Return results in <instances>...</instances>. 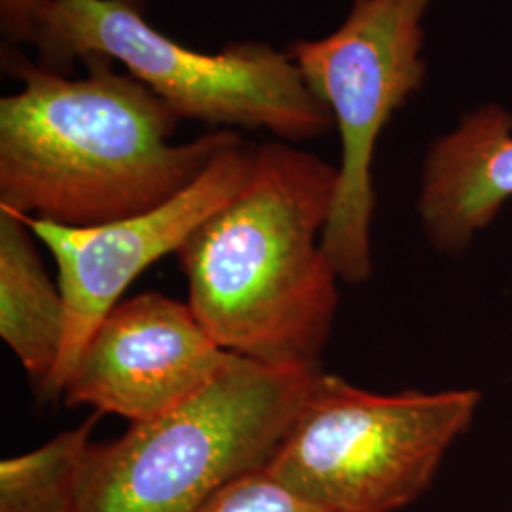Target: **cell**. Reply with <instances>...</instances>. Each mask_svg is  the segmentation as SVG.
I'll use <instances>...</instances> for the list:
<instances>
[{
  "label": "cell",
  "mask_w": 512,
  "mask_h": 512,
  "mask_svg": "<svg viewBox=\"0 0 512 512\" xmlns=\"http://www.w3.org/2000/svg\"><path fill=\"white\" fill-rule=\"evenodd\" d=\"M6 63L21 86L0 99V207L21 217L88 228L139 215L241 139L217 129L173 145L177 112L105 57L84 61V78Z\"/></svg>",
  "instance_id": "cell-1"
},
{
  "label": "cell",
  "mask_w": 512,
  "mask_h": 512,
  "mask_svg": "<svg viewBox=\"0 0 512 512\" xmlns=\"http://www.w3.org/2000/svg\"><path fill=\"white\" fill-rule=\"evenodd\" d=\"M338 167L272 141L238 194L177 258L188 306L220 348L264 365L321 370L338 275L321 249Z\"/></svg>",
  "instance_id": "cell-2"
},
{
  "label": "cell",
  "mask_w": 512,
  "mask_h": 512,
  "mask_svg": "<svg viewBox=\"0 0 512 512\" xmlns=\"http://www.w3.org/2000/svg\"><path fill=\"white\" fill-rule=\"evenodd\" d=\"M0 25L12 44L35 46L38 65L57 73L92 57L122 63L181 120L264 129L285 143L336 128L289 52L266 42L203 54L165 37L120 0H0Z\"/></svg>",
  "instance_id": "cell-3"
},
{
  "label": "cell",
  "mask_w": 512,
  "mask_h": 512,
  "mask_svg": "<svg viewBox=\"0 0 512 512\" xmlns=\"http://www.w3.org/2000/svg\"><path fill=\"white\" fill-rule=\"evenodd\" d=\"M321 370L236 355L173 412L92 442L71 512H198L232 478L266 467Z\"/></svg>",
  "instance_id": "cell-4"
},
{
  "label": "cell",
  "mask_w": 512,
  "mask_h": 512,
  "mask_svg": "<svg viewBox=\"0 0 512 512\" xmlns=\"http://www.w3.org/2000/svg\"><path fill=\"white\" fill-rule=\"evenodd\" d=\"M480 393H370L315 376L266 469L321 512H397L433 482Z\"/></svg>",
  "instance_id": "cell-5"
},
{
  "label": "cell",
  "mask_w": 512,
  "mask_h": 512,
  "mask_svg": "<svg viewBox=\"0 0 512 512\" xmlns=\"http://www.w3.org/2000/svg\"><path fill=\"white\" fill-rule=\"evenodd\" d=\"M435 0H353L348 18L323 38H298L289 55L340 133L338 186L321 249L338 279L372 275V164L378 139L427 76L423 19Z\"/></svg>",
  "instance_id": "cell-6"
},
{
  "label": "cell",
  "mask_w": 512,
  "mask_h": 512,
  "mask_svg": "<svg viewBox=\"0 0 512 512\" xmlns=\"http://www.w3.org/2000/svg\"><path fill=\"white\" fill-rule=\"evenodd\" d=\"M256 148L239 139L194 183L133 217L88 228L23 217L54 256L57 285L67 306L65 346L44 397L61 395L93 330L120 304L129 285L160 258L177 255L198 226L238 194L253 171Z\"/></svg>",
  "instance_id": "cell-7"
},
{
  "label": "cell",
  "mask_w": 512,
  "mask_h": 512,
  "mask_svg": "<svg viewBox=\"0 0 512 512\" xmlns=\"http://www.w3.org/2000/svg\"><path fill=\"white\" fill-rule=\"evenodd\" d=\"M234 359L188 304L150 291L105 315L61 395L67 406H90L131 423L156 420L202 393Z\"/></svg>",
  "instance_id": "cell-8"
},
{
  "label": "cell",
  "mask_w": 512,
  "mask_h": 512,
  "mask_svg": "<svg viewBox=\"0 0 512 512\" xmlns=\"http://www.w3.org/2000/svg\"><path fill=\"white\" fill-rule=\"evenodd\" d=\"M512 200V114L484 105L439 137L421 169L418 215L435 249L461 253Z\"/></svg>",
  "instance_id": "cell-9"
},
{
  "label": "cell",
  "mask_w": 512,
  "mask_h": 512,
  "mask_svg": "<svg viewBox=\"0 0 512 512\" xmlns=\"http://www.w3.org/2000/svg\"><path fill=\"white\" fill-rule=\"evenodd\" d=\"M25 219L0 207V336L44 397L67 336V306Z\"/></svg>",
  "instance_id": "cell-10"
},
{
  "label": "cell",
  "mask_w": 512,
  "mask_h": 512,
  "mask_svg": "<svg viewBox=\"0 0 512 512\" xmlns=\"http://www.w3.org/2000/svg\"><path fill=\"white\" fill-rule=\"evenodd\" d=\"M95 412L71 431H63L37 450L2 459L0 512H71L74 492L92 433Z\"/></svg>",
  "instance_id": "cell-11"
},
{
  "label": "cell",
  "mask_w": 512,
  "mask_h": 512,
  "mask_svg": "<svg viewBox=\"0 0 512 512\" xmlns=\"http://www.w3.org/2000/svg\"><path fill=\"white\" fill-rule=\"evenodd\" d=\"M198 512H321L266 467L243 473L211 495Z\"/></svg>",
  "instance_id": "cell-12"
},
{
  "label": "cell",
  "mask_w": 512,
  "mask_h": 512,
  "mask_svg": "<svg viewBox=\"0 0 512 512\" xmlns=\"http://www.w3.org/2000/svg\"><path fill=\"white\" fill-rule=\"evenodd\" d=\"M120 2H126L131 8H135V10H139V12H145L148 0H120Z\"/></svg>",
  "instance_id": "cell-13"
}]
</instances>
